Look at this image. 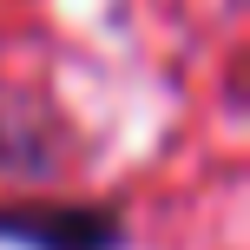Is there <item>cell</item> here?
<instances>
[{
    "mask_svg": "<svg viewBox=\"0 0 250 250\" xmlns=\"http://www.w3.org/2000/svg\"><path fill=\"white\" fill-rule=\"evenodd\" d=\"M0 244H20V250H119L125 217L112 204L13 198V204H0Z\"/></svg>",
    "mask_w": 250,
    "mask_h": 250,
    "instance_id": "6da1fadb",
    "label": "cell"
}]
</instances>
